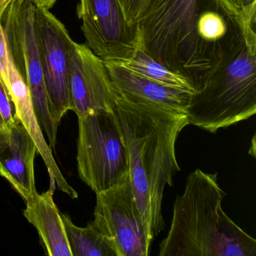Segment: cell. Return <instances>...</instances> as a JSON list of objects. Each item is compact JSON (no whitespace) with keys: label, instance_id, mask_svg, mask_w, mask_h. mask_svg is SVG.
<instances>
[{"label":"cell","instance_id":"4","mask_svg":"<svg viewBox=\"0 0 256 256\" xmlns=\"http://www.w3.org/2000/svg\"><path fill=\"white\" fill-rule=\"evenodd\" d=\"M210 11L223 12L220 0H151L136 25L144 49L188 79L196 92L206 84L218 43L208 44L198 34L199 18Z\"/></svg>","mask_w":256,"mask_h":256},{"label":"cell","instance_id":"15","mask_svg":"<svg viewBox=\"0 0 256 256\" xmlns=\"http://www.w3.org/2000/svg\"><path fill=\"white\" fill-rule=\"evenodd\" d=\"M72 256H116L104 235L94 222L78 227L66 214H61Z\"/></svg>","mask_w":256,"mask_h":256},{"label":"cell","instance_id":"16","mask_svg":"<svg viewBox=\"0 0 256 256\" xmlns=\"http://www.w3.org/2000/svg\"><path fill=\"white\" fill-rule=\"evenodd\" d=\"M118 65L162 84L187 90L196 94L188 79L174 72L152 58L142 47L138 37L134 53L128 59L122 61Z\"/></svg>","mask_w":256,"mask_h":256},{"label":"cell","instance_id":"22","mask_svg":"<svg viewBox=\"0 0 256 256\" xmlns=\"http://www.w3.org/2000/svg\"><path fill=\"white\" fill-rule=\"evenodd\" d=\"M31 1L35 4L36 6L38 8L50 10L58 0H31Z\"/></svg>","mask_w":256,"mask_h":256},{"label":"cell","instance_id":"6","mask_svg":"<svg viewBox=\"0 0 256 256\" xmlns=\"http://www.w3.org/2000/svg\"><path fill=\"white\" fill-rule=\"evenodd\" d=\"M36 6L31 0H13L4 26L8 55L28 85L42 130L54 149L58 127L50 110L35 32Z\"/></svg>","mask_w":256,"mask_h":256},{"label":"cell","instance_id":"3","mask_svg":"<svg viewBox=\"0 0 256 256\" xmlns=\"http://www.w3.org/2000/svg\"><path fill=\"white\" fill-rule=\"evenodd\" d=\"M256 113V30L242 29L228 17L206 84L187 108L188 124L216 133Z\"/></svg>","mask_w":256,"mask_h":256},{"label":"cell","instance_id":"21","mask_svg":"<svg viewBox=\"0 0 256 256\" xmlns=\"http://www.w3.org/2000/svg\"><path fill=\"white\" fill-rule=\"evenodd\" d=\"M8 50L6 40L4 26L0 20V80L5 85L8 84Z\"/></svg>","mask_w":256,"mask_h":256},{"label":"cell","instance_id":"5","mask_svg":"<svg viewBox=\"0 0 256 256\" xmlns=\"http://www.w3.org/2000/svg\"><path fill=\"white\" fill-rule=\"evenodd\" d=\"M77 150L79 176L96 194L130 178L126 140L116 110L78 118Z\"/></svg>","mask_w":256,"mask_h":256},{"label":"cell","instance_id":"17","mask_svg":"<svg viewBox=\"0 0 256 256\" xmlns=\"http://www.w3.org/2000/svg\"><path fill=\"white\" fill-rule=\"evenodd\" d=\"M227 29L228 17L223 12H206L198 22V34L208 44H216L226 35Z\"/></svg>","mask_w":256,"mask_h":256},{"label":"cell","instance_id":"7","mask_svg":"<svg viewBox=\"0 0 256 256\" xmlns=\"http://www.w3.org/2000/svg\"><path fill=\"white\" fill-rule=\"evenodd\" d=\"M116 256H148L150 238L130 178L122 185L96 193L94 221Z\"/></svg>","mask_w":256,"mask_h":256},{"label":"cell","instance_id":"8","mask_svg":"<svg viewBox=\"0 0 256 256\" xmlns=\"http://www.w3.org/2000/svg\"><path fill=\"white\" fill-rule=\"evenodd\" d=\"M35 32L42 67L49 110L56 126L71 110L70 52L73 40L66 26L49 10L36 6Z\"/></svg>","mask_w":256,"mask_h":256},{"label":"cell","instance_id":"12","mask_svg":"<svg viewBox=\"0 0 256 256\" xmlns=\"http://www.w3.org/2000/svg\"><path fill=\"white\" fill-rule=\"evenodd\" d=\"M6 88L14 104V114L29 132L36 144L38 154L41 155L47 167L50 178V188L54 190L56 185L60 190L72 198H78V194L67 182L52 155V149L46 142L41 126L37 119L28 85L14 66L10 55Z\"/></svg>","mask_w":256,"mask_h":256},{"label":"cell","instance_id":"18","mask_svg":"<svg viewBox=\"0 0 256 256\" xmlns=\"http://www.w3.org/2000/svg\"><path fill=\"white\" fill-rule=\"evenodd\" d=\"M224 14L244 28H256V0H220Z\"/></svg>","mask_w":256,"mask_h":256},{"label":"cell","instance_id":"2","mask_svg":"<svg viewBox=\"0 0 256 256\" xmlns=\"http://www.w3.org/2000/svg\"><path fill=\"white\" fill-rule=\"evenodd\" d=\"M217 173L197 169L174 204L170 230L160 256H256V240L223 210L226 193Z\"/></svg>","mask_w":256,"mask_h":256},{"label":"cell","instance_id":"19","mask_svg":"<svg viewBox=\"0 0 256 256\" xmlns=\"http://www.w3.org/2000/svg\"><path fill=\"white\" fill-rule=\"evenodd\" d=\"M151 0H120L127 23L133 28L144 16Z\"/></svg>","mask_w":256,"mask_h":256},{"label":"cell","instance_id":"23","mask_svg":"<svg viewBox=\"0 0 256 256\" xmlns=\"http://www.w3.org/2000/svg\"><path fill=\"white\" fill-rule=\"evenodd\" d=\"M13 0H0V20L4 17L6 12L8 10V6Z\"/></svg>","mask_w":256,"mask_h":256},{"label":"cell","instance_id":"13","mask_svg":"<svg viewBox=\"0 0 256 256\" xmlns=\"http://www.w3.org/2000/svg\"><path fill=\"white\" fill-rule=\"evenodd\" d=\"M104 64L114 84L120 92L170 110L186 114L194 92L162 84L118 64Z\"/></svg>","mask_w":256,"mask_h":256},{"label":"cell","instance_id":"1","mask_svg":"<svg viewBox=\"0 0 256 256\" xmlns=\"http://www.w3.org/2000/svg\"><path fill=\"white\" fill-rule=\"evenodd\" d=\"M119 91V90H118ZM116 110L128 149L130 180L151 240L164 229L163 192L180 172L175 145L188 124L186 114L119 91Z\"/></svg>","mask_w":256,"mask_h":256},{"label":"cell","instance_id":"11","mask_svg":"<svg viewBox=\"0 0 256 256\" xmlns=\"http://www.w3.org/2000/svg\"><path fill=\"white\" fill-rule=\"evenodd\" d=\"M36 152L35 142L14 114V120L0 131V175L25 202L37 192L34 170Z\"/></svg>","mask_w":256,"mask_h":256},{"label":"cell","instance_id":"20","mask_svg":"<svg viewBox=\"0 0 256 256\" xmlns=\"http://www.w3.org/2000/svg\"><path fill=\"white\" fill-rule=\"evenodd\" d=\"M0 112L6 125H10L14 118V108L2 80H0Z\"/></svg>","mask_w":256,"mask_h":256},{"label":"cell","instance_id":"10","mask_svg":"<svg viewBox=\"0 0 256 256\" xmlns=\"http://www.w3.org/2000/svg\"><path fill=\"white\" fill-rule=\"evenodd\" d=\"M71 110L78 118L98 112H116L119 91L104 60L86 44L73 41L70 52Z\"/></svg>","mask_w":256,"mask_h":256},{"label":"cell","instance_id":"14","mask_svg":"<svg viewBox=\"0 0 256 256\" xmlns=\"http://www.w3.org/2000/svg\"><path fill=\"white\" fill-rule=\"evenodd\" d=\"M52 188L36 192L26 202L24 216L36 228L48 256H72L62 216Z\"/></svg>","mask_w":256,"mask_h":256},{"label":"cell","instance_id":"9","mask_svg":"<svg viewBox=\"0 0 256 256\" xmlns=\"http://www.w3.org/2000/svg\"><path fill=\"white\" fill-rule=\"evenodd\" d=\"M77 12L86 46L104 62L118 64L134 53L136 26L127 23L120 0H80Z\"/></svg>","mask_w":256,"mask_h":256},{"label":"cell","instance_id":"24","mask_svg":"<svg viewBox=\"0 0 256 256\" xmlns=\"http://www.w3.org/2000/svg\"><path fill=\"white\" fill-rule=\"evenodd\" d=\"M6 127V124L5 120H4V118H2V114H1V112H0V131L5 130Z\"/></svg>","mask_w":256,"mask_h":256}]
</instances>
